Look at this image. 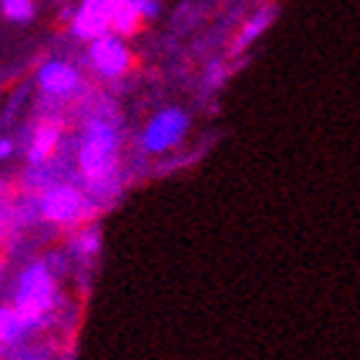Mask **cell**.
Returning a JSON list of instances; mask_svg holds the SVG:
<instances>
[{"mask_svg":"<svg viewBox=\"0 0 360 360\" xmlns=\"http://www.w3.org/2000/svg\"><path fill=\"white\" fill-rule=\"evenodd\" d=\"M54 301V283L44 265H34L21 276V285H18V296H15V316L18 322L26 327L41 322V316L46 314V309L52 307Z\"/></svg>","mask_w":360,"mask_h":360,"instance_id":"cell-1","label":"cell"},{"mask_svg":"<svg viewBox=\"0 0 360 360\" xmlns=\"http://www.w3.org/2000/svg\"><path fill=\"white\" fill-rule=\"evenodd\" d=\"M113 150H116V134L108 124H93L88 131V139L80 147V167L93 180H101L108 175Z\"/></svg>","mask_w":360,"mask_h":360,"instance_id":"cell-2","label":"cell"},{"mask_svg":"<svg viewBox=\"0 0 360 360\" xmlns=\"http://www.w3.org/2000/svg\"><path fill=\"white\" fill-rule=\"evenodd\" d=\"M188 131V116L180 108H167L160 111L150 121V127L144 129V150L147 152H165L186 136Z\"/></svg>","mask_w":360,"mask_h":360,"instance_id":"cell-3","label":"cell"},{"mask_svg":"<svg viewBox=\"0 0 360 360\" xmlns=\"http://www.w3.org/2000/svg\"><path fill=\"white\" fill-rule=\"evenodd\" d=\"M90 57H93V62H96V68L108 77L121 75V72L127 70V65H129L127 46L121 44L119 39H113V37H98L96 41H93Z\"/></svg>","mask_w":360,"mask_h":360,"instance_id":"cell-4","label":"cell"},{"mask_svg":"<svg viewBox=\"0 0 360 360\" xmlns=\"http://www.w3.org/2000/svg\"><path fill=\"white\" fill-rule=\"evenodd\" d=\"M83 209V198L75 188H54L44 198V214L52 221H72Z\"/></svg>","mask_w":360,"mask_h":360,"instance_id":"cell-5","label":"cell"},{"mask_svg":"<svg viewBox=\"0 0 360 360\" xmlns=\"http://www.w3.org/2000/svg\"><path fill=\"white\" fill-rule=\"evenodd\" d=\"M39 80H41V88L49 93H70L77 85V72L65 62H49L41 68Z\"/></svg>","mask_w":360,"mask_h":360,"instance_id":"cell-6","label":"cell"},{"mask_svg":"<svg viewBox=\"0 0 360 360\" xmlns=\"http://www.w3.org/2000/svg\"><path fill=\"white\" fill-rule=\"evenodd\" d=\"M273 18H276V8L260 11V13H257L255 18H252V21H250L248 26L240 31V37H237V44H234V46H237V49H245V46H250L265 29H268L270 23H273Z\"/></svg>","mask_w":360,"mask_h":360,"instance_id":"cell-7","label":"cell"},{"mask_svg":"<svg viewBox=\"0 0 360 360\" xmlns=\"http://www.w3.org/2000/svg\"><path fill=\"white\" fill-rule=\"evenodd\" d=\"M54 144H57V129L41 127L37 131L34 147H31V160H34V162H41V160H46V155L54 150Z\"/></svg>","mask_w":360,"mask_h":360,"instance_id":"cell-8","label":"cell"},{"mask_svg":"<svg viewBox=\"0 0 360 360\" xmlns=\"http://www.w3.org/2000/svg\"><path fill=\"white\" fill-rule=\"evenodd\" d=\"M23 332V324L18 322L13 309L0 307V342H11Z\"/></svg>","mask_w":360,"mask_h":360,"instance_id":"cell-9","label":"cell"},{"mask_svg":"<svg viewBox=\"0 0 360 360\" xmlns=\"http://www.w3.org/2000/svg\"><path fill=\"white\" fill-rule=\"evenodd\" d=\"M6 15L15 18V21H23L31 15V3L29 0H6Z\"/></svg>","mask_w":360,"mask_h":360,"instance_id":"cell-10","label":"cell"},{"mask_svg":"<svg viewBox=\"0 0 360 360\" xmlns=\"http://www.w3.org/2000/svg\"><path fill=\"white\" fill-rule=\"evenodd\" d=\"M96 248H98V237H96V234H90V237L85 234V237H83V250H90V252H93Z\"/></svg>","mask_w":360,"mask_h":360,"instance_id":"cell-11","label":"cell"},{"mask_svg":"<svg viewBox=\"0 0 360 360\" xmlns=\"http://www.w3.org/2000/svg\"><path fill=\"white\" fill-rule=\"evenodd\" d=\"M11 150H13V147H11V142H6V139H3V142H0V160L8 158V155H11Z\"/></svg>","mask_w":360,"mask_h":360,"instance_id":"cell-12","label":"cell"},{"mask_svg":"<svg viewBox=\"0 0 360 360\" xmlns=\"http://www.w3.org/2000/svg\"><path fill=\"white\" fill-rule=\"evenodd\" d=\"M0 355H3V342H0Z\"/></svg>","mask_w":360,"mask_h":360,"instance_id":"cell-13","label":"cell"}]
</instances>
